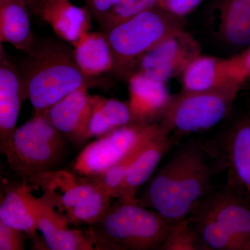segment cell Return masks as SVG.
<instances>
[{
  "instance_id": "cell-2",
  "label": "cell",
  "mask_w": 250,
  "mask_h": 250,
  "mask_svg": "<svg viewBox=\"0 0 250 250\" xmlns=\"http://www.w3.org/2000/svg\"><path fill=\"white\" fill-rule=\"evenodd\" d=\"M27 99L35 111H44L89 79L77 65L73 50L62 42L37 39L17 64Z\"/></svg>"
},
{
  "instance_id": "cell-5",
  "label": "cell",
  "mask_w": 250,
  "mask_h": 250,
  "mask_svg": "<svg viewBox=\"0 0 250 250\" xmlns=\"http://www.w3.org/2000/svg\"><path fill=\"white\" fill-rule=\"evenodd\" d=\"M66 141L50 123L46 110L35 111L33 118L15 130L3 155L18 175L31 181L58 165Z\"/></svg>"
},
{
  "instance_id": "cell-14",
  "label": "cell",
  "mask_w": 250,
  "mask_h": 250,
  "mask_svg": "<svg viewBox=\"0 0 250 250\" xmlns=\"http://www.w3.org/2000/svg\"><path fill=\"white\" fill-rule=\"evenodd\" d=\"M247 75L240 57L230 59L197 57L183 73L184 91H203L243 82Z\"/></svg>"
},
{
  "instance_id": "cell-12",
  "label": "cell",
  "mask_w": 250,
  "mask_h": 250,
  "mask_svg": "<svg viewBox=\"0 0 250 250\" xmlns=\"http://www.w3.org/2000/svg\"><path fill=\"white\" fill-rule=\"evenodd\" d=\"M0 49V149L4 154L27 96L17 64L5 53L2 45Z\"/></svg>"
},
{
  "instance_id": "cell-7",
  "label": "cell",
  "mask_w": 250,
  "mask_h": 250,
  "mask_svg": "<svg viewBox=\"0 0 250 250\" xmlns=\"http://www.w3.org/2000/svg\"><path fill=\"white\" fill-rule=\"evenodd\" d=\"M40 186L45 196L58 207L70 222L93 225L109 208L111 197L90 177L65 172L49 170L30 181Z\"/></svg>"
},
{
  "instance_id": "cell-18",
  "label": "cell",
  "mask_w": 250,
  "mask_h": 250,
  "mask_svg": "<svg viewBox=\"0 0 250 250\" xmlns=\"http://www.w3.org/2000/svg\"><path fill=\"white\" fill-rule=\"evenodd\" d=\"M33 11L59 38L72 45L89 31L91 13L87 7L75 6L70 0H40Z\"/></svg>"
},
{
  "instance_id": "cell-23",
  "label": "cell",
  "mask_w": 250,
  "mask_h": 250,
  "mask_svg": "<svg viewBox=\"0 0 250 250\" xmlns=\"http://www.w3.org/2000/svg\"><path fill=\"white\" fill-rule=\"evenodd\" d=\"M92 100L87 141L94 137L98 139L113 130L132 123L128 103L100 95H93Z\"/></svg>"
},
{
  "instance_id": "cell-4",
  "label": "cell",
  "mask_w": 250,
  "mask_h": 250,
  "mask_svg": "<svg viewBox=\"0 0 250 250\" xmlns=\"http://www.w3.org/2000/svg\"><path fill=\"white\" fill-rule=\"evenodd\" d=\"M231 189L206 195L187 218L204 250H243L250 237V208Z\"/></svg>"
},
{
  "instance_id": "cell-30",
  "label": "cell",
  "mask_w": 250,
  "mask_h": 250,
  "mask_svg": "<svg viewBox=\"0 0 250 250\" xmlns=\"http://www.w3.org/2000/svg\"><path fill=\"white\" fill-rule=\"evenodd\" d=\"M243 65V68L246 71L247 75H250V50L247 52L244 55L240 57Z\"/></svg>"
},
{
  "instance_id": "cell-3",
  "label": "cell",
  "mask_w": 250,
  "mask_h": 250,
  "mask_svg": "<svg viewBox=\"0 0 250 250\" xmlns=\"http://www.w3.org/2000/svg\"><path fill=\"white\" fill-rule=\"evenodd\" d=\"M175 224L138 201L118 200L85 234L98 250H161Z\"/></svg>"
},
{
  "instance_id": "cell-25",
  "label": "cell",
  "mask_w": 250,
  "mask_h": 250,
  "mask_svg": "<svg viewBox=\"0 0 250 250\" xmlns=\"http://www.w3.org/2000/svg\"><path fill=\"white\" fill-rule=\"evenodd\" d=\"M160 0H120L104 16L98 20L104 31L134 17L159 4Z\"/></svg>"
},
{
  "instance_id": "cell-19",
  "label": "cell",
  "mask_w": 250,
  "mask_h": 250,
  "mask_svg": "<svg viewBox=\"0 0 250 250\" xmlns=\"http://www.w3.org/2000/svg\"><path fill=\"white\" fill-rule=\"evenodd\" d=\"M211 26L227 45H250V0H223L213 12Z\"/></svg>"
},
{
  "instance_id": "cell-26",
  "label": "cell",
  "mask_w": 250,
  "mask_h": 250,
  "mask_svg": "<svg viewBox=\"0 0 250 250\" xmlns=\"http://www.w3.org/2000/svg\"><path fill=\"white\" fill-rule=\"evenodd\" d=\"M204 250V247L187 218L176 223L161 248V250Z\"/></svg>"
},
{
  "instance_id": "cell-1",
  "label": "cell",
  "mask_w": 250,
  "mask_h": 250,
  "mask_svg": "<svg viewBox=\"0 0 250 250\" xmlns=\"http://www.w3.org/2000/svg\"><path fill=\"white\" fill-rule=\"evenodd\" d=\"M210 177L209 166L198 147L182 148L151 179L139 204L177 223L207 195Z\"/></svg>"
},
{
  "instance_id": "cell-28",
  "label": "cell",
  "mask_w": 250,
  "mask_h": 250,
  "mask_svg": "<svg viewBox=\"0 0 250 250\" xmlns=\"http://www.w3.org/2000/svg\"><path fill=\"white\" fill-rule=\"evenodd\" d=\"M204 0H160L159 6L171 14L182 17L191 12Z\"/></svg>"
},
{
  "instance_id": "cell-22",
  "label": "cell",
  "mask_w": 250,
  "mask_h": 250,
  "mask_svg": "<svg viewBox=\"0 0 250 250\" xmlns=\"http://www.w3.org/2000/svg\"><path fill=\"white\" fill-rule=\"evenodd\" d=\"M33 197L25 183L8 188L0 205V222L27 233L37 242Z\"/></svg>"
},
{
  "instance_id": "cell-21",
  "label": "cell",
  "mask_w": 250,
  "mask_h": 250,
  "mask_svg": "<svg viewBox=\"0 0 250 250\" xmlns=\"http://www.w3.org/2000/svg\"><path fill=\"white\" fill-rule=\"evenodd\" d=\"M24 0L0 1V41L27 53L36 41Z\"/></svg>"
},
{
  "instance_id": "cell-6",
  "label": "cell",
  "mask_w": 250,
  "mask_h": 250,
  "mask_svg": "<svg viewBox=\"0 0 250 250\" xmlns=\"http://www.w3.org/2000/svg\"><path fill=\"white\" fill-rule=\"evenodd\" d=\"M179 18L161 6H154L104 31L114 57L112 72L127 79L142 56L182 29Z\"/></svg>"
},
{
  "instance_id": "cell-13",
  "label": "cell",
  "mask_w": 250,
  "mask_h": 250,
  "mask_svg": "<svg viewBox=\"0 0 250 250\" xmlns=\"http://www.w3.org/2000/svg\"><path fill=\"white\" fill-rule=\"evenodd\" d=\"M85 85L72 92L47 109V116L54 128L67 141L81 145L87 141L91 115L92 95Z\"/></svg>"
},
{
  "instance_id": "cell-31",
  "label": "cell",
  "mask_w": 250,
  "mask_h": 250,
  "mask_svg": "<svg viewBox=\"0 0 250 250\" xmlns=\"http://www.w3.org/2000/svg\"><path fill=\"white\" fill-rule=\"evenodd\" d=\"M40 0H24L29 10H34Z\"/></svg>"
},
{
  "instance_id": "cell-15",
  "label": "cell",
  "mask_w": 250,
  "mask_h": 250,
  "mask_svg": "<svg viewBox=\"0 0 250 250\" xmlns=\"http://www.w3.org/2000/svg\"><path fill=\"white\" fill-rule=\"evenodd\" d=\"M129 83L130 111L132 123L147 125L155 123L164 116L172 98L165 83L156 82L139 73L127 77Z\"/></svg>"
},
{
  "instance_id": "cell-24",
  "label": "cell",
  "mask_w": 250,
  "mask_h": 250,
  "mask_svg": "<svg viewBox=\"0 0 250 250\" xmlns=\"http://www.w3.org/2000/svg\"><path fill=\"white\" fill-rule=\"evenodd\" d=\"M159 127H160V123L157 125L155 129L153 130L150 134L145 137L127 155L125 156L116 165L103 173L94 177H90V178L94 183L104 191L106 192L108 195L116 198L117 192L121 187V184L123 183L126 172L139 157L141 153L143 152L148 141L154 136Z\"/></svg>"
},
{
  "instance_id": "cell-11",
  "label": "cell",
  "mask_w": 250,
  "mask_h": 250,
  "mask_svg": "<svg viewBox=\"0 0 250 250\" xmlns=\"http://www.w3.org/2000/svg\"><path fill=\"white\" fill-rule=\"evenodd\" d=\"M32 203L38 230L42 233L49 250H96L86 234L67 228L69 219L54 209V206L45 196L33 197Z\"/></svg>"
},
{
  "instance_id": "cell-9",
  "label": "cell",
  "mask_w": 250,
  "mask_h": 250,
  "mask_svg": "<svg viewBox=\"0 0 250 250\" xmlns=\"http://www.w3.org/2000/svg\"><path fill=\"white\" fill-rule=\"evenodd\" d=\"M157 125H126L98 138L77 156L74 171L88 177L103 173L127 155Z\"/></svg>"
},
{
  "instance_id": "cell-32",
  "label": "cell",
  "mask_w": 250,
  "mask_h": 250,
  "mask_svg": "<svg viewBox=\"0 0 250 250\" xmlns=\"http://www.w3.org/2000/svg\"><path fill=\"white\" fill-rule=\"evenodd\" d=\"M243 250H250V237L248 241H247L246 245H245Z\"/></svg>"
},
{
  "instance_id": "cell-20",
  "label": "cell",
  "mask_w": 250,
  "mask_h": 250,
  "mask_svg": "<svg viewBox=\"0 0 250 250\" xmlns=\"http://www.w3.org/2000/svg\"><path fill=\"white\" fill-rule=\"evenodd\" d=\"M72 45L77 64L87 78L113 71L114 57L104 32L88 31Z\"/></svg>"
},
{
  "instance_id": "cell-27",
  "label": "cell",
  "mask_w": 250,
  "mask_h": 250,
  "mask_svg": "<svg viewBox=\"0 0 250 250\" xmlns=\"http://www.w3.org/2000/svg\"><path fill=\"white\" fill-rule=\"evenodd\" d=\"M24 233L0 222V250H24Z\"/></svg>"
},
{
  "instance_id": "cell-10",
  "label": "cell",
  "mask_w": 250,
  "mask_h": 250,
  "mask_svg": "<svg viewBox=\"0 0 250 250\" xmlns=\"http://www.w3.org/2000/svg\"><path fill=\"white\" fill-rule=\"evenodd\" d=\"M200 51L197 41L179 29L142 56L130 75L139 73L165 83L172 77L183 75L189 64L200 56Z\"/></svg>"
},
{
  "instance_id": "cell-33",
  "label": "cell",
  "mask_w": 250,
  "mask_h": 250,
  "mask_svg": "<svg viewBox=\"0 0 250 250\" xmlns=\"http://www.w3.org/2000/svg\"><path fill=\"white\" fill-rule=\"evenodd\" d=\"M3 1V0H0V1Z\"/></svg>"
},
{
  "instance_id": "cell-8",
  "label": "cell",
  "mask_w": 250,
  "mask_h": 250,
  "mask_svg": "<svg viewBox=\"0 0 250 250\" xmlns=\"http://www.w3.org/2000/svg\"><path fill=\"white\" fill-rule=\"evenodd\" d=\"M241 84V82H235L214 89L184 91L172 99L161 125L170 134H192L209 129L228 114Z\"/></svg>"
},
{
  "instance_id": "cell-17",
  "label": "cell",
  "mask_w": 250,
  "mask_h": 250,
  "mask_svg": "<svg viewBox=\"0 0 250 250\" xmlns=\"http://www.w3.org/2000/svg\"><path fill=\"white\" fill-rule=\"evenodd\" d=\"M229 189L250 196V117L233 125L224 145Z\"/></svg>"
},
{
  "instance_id": "cell-16",
  "label": "cell",
  "mask_w": 250,
  "mask_h": 250,
  "mask_svg": "<svg viewBox=\"0 0 250 250\" xmlns=\"http://www.w3.org/2000/svg\"><path fill=\"white\" fill-rule=\"evenodd\" d=\"M170 134L160 123L159 129L126 172L116 198L121 201H138L136 198L138 189L152 177L159 163L173 144Z\"/></svg>"
},
{
  "instance_id": "cell-29",
  "label": "cell",
  "mask_w": 250,
  "mask_h": 250,
  "mask_svg": "<svg viewBox=\"0 0 250 250\" xmlns=\"http://www.w3.org/2000/svg\"><path fill=\"white\" fill-rule=\"evenodd\" d=\"M120 0H85L87 8L96 19L104 16Z\"/></svg>"
}]
</instances>
